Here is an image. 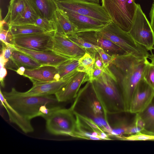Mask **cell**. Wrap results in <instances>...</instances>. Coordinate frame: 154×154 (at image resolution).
Returning <instances> with one entry per match:
<instances>
[{"label":"cell","mask_w":154,"mask_h":154,"mask_svg":"<svg viewBox=\"0 0 154 154\" xmlns=\"http://www.w3.org/2000/svg\"><path fill=\"white\" fill-rule=\"evenodd\" d=\"M88 80V76L86 73L77 71L54 95L58 102H66L75 98L81 85Z\"/></svg>","instance_id":"16"},{"label":"cell","mask_w":154,"mask_h":154,"mask_svg":"<svg viewBox=\"0 0 154 154\" xmlns=\"http://www.w3.org/2000/svg\"><path fill=\"white\" fill-rule=\"evenodd\" d=\"M55 31L14 36V45L38 51H51Z\"/></svg>","instance_id":"10"},{"label":"cell","mask_w":154,"mask_h":154,"mask_svg":"<svg viewBox=\"0 0 154 154\" xmlns=\"http://www.w3.org/2000/svg\"><path fill=\"white\" fill-rule=\"evenodd\" d=\"M153 2H154V0H153Z\"/></svg>","instance_id":"46"},{"label":"cell","mask_w":154,"mask_h":154,"mask_svg":"<svg viewBox=\"0 0 154 154\" xmlns=\"http://www.w3.org/2000/svg\"><path fill=\"white\" fill-rule=\"evenodd\" d=\"M85 2L99 4L100 0H82Z\"/></svg>","instance_id":"44"},{"label":"cell","mask_w":154,"mask_h":154,"mask_svg":"<svg viewBox=\"0 0 154 154\" xmlns=\"http://www.w3.org/2000/svg\"><path fill=\"white\" fill-rule=\"evenodd\" d=\"M70 40L85 50L86 52L93 57L100 48L86 41L82 38L77 35L75 33L66 35Z\"/></svg>","instance_id":"30"},{"label":"cell","mask_w":154,"mask_h":154,"mask_svg":"<svg viewBox=\"0 0 154 154\" xmlns=\"http://www.w3.org/2000/svg\"><path fill=\"white\" fill-rule=\"evenodd\" d=\"M91 82L97 97L108 114L126 112L124 101L116 79L111 74L104 72L99 78Z\"/></svg>","instance_id":"3"},{"label":"cell","mask_w":154,"mask_h":154,"mask_svg":"<svg viewBox=\"0 0 154 154\" xmlns=\"http://www.w3.org/2000/svg\"><path fill=\"white\" fill-rule=\"evenodd\" d=\"M79 58H70L57 66L59 80L69 76L77 71Z\"/></svg>","instance_id":"28"},{"label":"cell","mask_w":154,"mask_h":154,"mask_svg":"<svg viewBox=\"0 0 154 154\" xmlns=\"http://www.w3.org/2000/svg\"><path fill=\"white\" fill-rule=\"evenodd\" d=\"M14 48L32 58L42 66H57L70 59L61 56L52 51H38L26 49L16 45Z\"/></svg>","instance_id":"17"},{"label":"cell","mask_w":154,"mask_h":154,"mask_svg":"<svg viewBox=\"0 0 154 154\" xmlns=\"http://www.w3.org/2000/svg\"><path fill=\"white\" fill-rule=\"evenodd\" d=\"M76 72L58 81L33 84L30 89L25 92L18 91L14 88L12 89L17 94L23 96H42L55 95L67 83Z\"/></svg>","instance_id":"15"},{"label":"cell","mask_w":154,"mask_h":154,"mask_svg":"<svg viewBox=\"0 0 154 154\" xmlns=\"http://www.w3.org/2000/svg\"><path fill=\"white\" fill-rule=\"evenodd\" d=\"M39 15L31 0H26L25 8L22 13L8 25L34 24Z\"/></svg>","instance_id":"22"},{"label":"cell","mask_w":154,"mask_h":154,"mask_svg":"<svg viewBox=\"0 0 154 154\" xmlns=\"http://www.w3.org/2000/svg\"><path fill=\"white\" fill-rule=\"evenodd\" d=\"M57 8L73 11L100 21L109 23L112 20L107 13L100 4L82 0H55Z\"/></svg>","instance_id":"9"},{"label":"cell","mask_w":154,"mask_h":154,"mask_svg":"<svg viewBox=\"0 0 154 154\" xmlns=\"http://www.w3.org/2000/svg\"><path fill=\"white\" fill-rule=\"evenodd\" d=\"M11 60L17 69L23 66L26 69H32L42 66L31 57L15 49L12 53Z\"/></svg>","instance_id":"26"},{"label":"cell","mask_w":154,"mask_h":154,"mask_svg":"<svg viewBox=\"0 0 154 154\" xmlns=\"http://www.w3.org/2000/svg\"><path fill=\"white\" fill-rule=\"evenodd\" d=\"M137 115V113L131 112L128 116L116 118L112 124H110L112 128L111 136L123 140L124 137L127 136L129 128L135 123Z\"/></svg>","instance_id":"21"},{"label":"cell","mask_w":154,"mask_h":154,"mask_svg":"<svg viewBox=\"0 0 154 154\" xmlns=\"http://www.w3.org/2000/svg\"><path fill=\"white\" fill-rule=\"evenodd\" d=\"M26 0H11L8 12L3 19L8 25L12 23L24 11Z\"/></svg>","instance_id":"27"},{"label":"cell","mask_w":154,"mask_h":154,"mask_svg":"<svg viewBox=\"0 0 154 154\" xmlns=\"http://www.w3.org/2000/svg\"><path fill=\"white\" fill-rule=\"evenodd\" d=\"M54 18L57 26L56 32L66 36L76 32V27L62 10L57 8Z\"/></svg>","instance_id":"23"},{"label":"cell","mask_w":154,"mask_h":154,"mask_svg":"<svg viewBox=\"0 0 154 154\" xmlns=\"http://www.w3.org/2000/svg\"><path fill=\"white\" fill-rule=\"evenodd\" d=\"M26 69V68L24 67L21 66L18 68L15 71H16L18 74L23 75Z\"/></svg>","instance_id":"43"},{"label":"cell","mask_w":154,"mask_h":154,"mask_svg":"<svg viewBox=\"0 0 154 154\" xmlns=\"http://www.w3.org/2000/svg\"><path fill=\"white\" fill-rule=\"evenodd\" d=\"M62 11L67 15L70 21L76 27L77 29L76 32L97 30L103 27L109 23L102 22L71 11L67 10Z\"/></svg>","instance_id":"18"},{"label":"cell","mask_w":154,"mask_h":154,"mask_svg":"<svg viewBox=\"0 0 154 154\" xmlns=\"http://www.w3.org/2000/svg\"><path fill=\"white\" fill-rule=\"evenodd\" d=\"M143 130L142 128L137 126L135 123L129 128L127 132V136L139 133Z\"/></svg>","instance_id":"39"},{"label":"cell","mask_w":154,"mask_h":154,"mask_svg":"<svg viewBox=\"0 0 154 154\" xmlns=\"http://www.w3.org/2000/svg\"><path fill=\"white\" fill-rule=\"evenodd\" d=\"M23 76L28 78L33 84L60 80L57 67L52 66H41L33 69H26Z\"/></svg>","instance_id":"19"},{"label":"cell","mask_w":154,"mask_h":154,"mask_svg":"<svg viewBox=\"0 0 154 154\" xmlns=\"http://www.w3.org/2000/svg\"><path fill=\"white\" fill-rule=\"evenodd\" d=\"M0 98L1 104L6 109L10 122L17 125L25 133L33 132L34 129L31 124V120L23 116L10 105L1 90Z\"/></svg>","instance_id":"20"},{"label":"cell","mask_w":154,"mask_h":154,"mask_svg":"<svg viewBox=\"0 0 154 154\" xmlns=\"http://www.w3.org/2000/svg\"><path fill=\"white\" fill-rule=\"evenodd\" d=\"M123 140H154V135L141 131L137 134L125 136Z\"/></svg>","instance_id":"35"},{"label":"cell","mask_w":154,"mask_h":154,"mask_svg":"<svg viewBox=\"0 0 154 154\" xmlns=\"http://www.w3.org/2000/svg\"><path fill=\"white\" fill-rule=\"evenodd\" d=\"M135 124L137 126L142 128L143 130L144 127V123L142 119L137 115L135 121Z\"/></svg>","instance_id":"42"},{"label":"cell","mask_w":154,"mask_h":154,"mask_svg":"<svg viewBox=\"0 0 154 154\" xmlns=\"http://www.w3.org/2000/svg\"><path fill=\"white\" fill-rule=\"evenodd\" d=\"M137 114L144 123L142 131L154 135V95L147 106Z\"/></svg>","instance_id":"25"},{"label":"cell","mask_w":154,"mask_h":154,"mask_svg":"<svg viewBox=\"0 0 154 154\" xmlns=\"http://www.w3.org/2000/svg\"><path fill=\"white\" fill-rule=\"evenodd\" d=\"M45 120L46 129L50 134L73 137L76 119L70 107L66 109L60 106L53 112Z\"/></svg>","instance_id":"7"},{"label":"cell","mask_w":154,"mask_h":154,"mask_svg":"<svg viewBox=\"0 0 154 154\" xmlns=\"http://www.w3.org/2000/svg\"><path fill=\"white\" fill-rule=\"evenodd\" d=\"M149 58L150 60L151 63L154 65V53H152L151 54L149 55Z\"/></svg>","instance_id":"45"},{"label":"cell","mask_w":154,"mask_h":154,"mask_svg":"<svg viewBox=\"0 0 154 154\" xmlns=\"http://www.w3.org/2000/svg\"><path fill=\"white\" fill-rule=\"evenodd\" d=\"M51 51L70 58H79L86 52L83 49L69 39L65 35L55 31L52 38Z\"/></svg>","instance_id":"13"},{"label":"cell","mask_w":154,"mask_h":154,"mask_svg":"<svg viewBox=\"0 0 154 154\" xmlns=\"http://www.w3.org/2000/svg\"><path fill=\"white\" fill-rule=\"evenodd\" d=\"M2 93L10 105L19 113L31 120L40 116V112L45 106L57 105L55 96H23L16 94L11 89L10 92Z\"/></svg>","instance_id":"4"},{"label":"cell","mask_w":154,"mask_h":154,"mask_svg":"<svg viewBox=\"0 0 154 154\" xmlns=\"http://www.w3.org/2000/svg\"><path fill=\"white\" fill-rule=\"evenodd\" d=\"M0 38L1 43L6 45L13 46L14 45V36L10 31L8 25L3 19H1L0 21Z\"/></svg>","instance_id":"32"},{"label":"cell","mask_w":154,"mask_h":154,"mask_svg":"<svg viewBox=\"0 0 154 154\" xmlns=\"http://www.w3.org/2000/svg\"><path fill=\"white\" fill-rule=\"evenodd\" d=\"M96 31L128 54L139 58H149L150 54L146 49L136 42L128 32L123 30L112 21Z\"/></svg>","instance_id":"5"},{"label":"cell","mask_w":154,"mask_h":154,"mask_svg":"<svg viewBox=\"0 0 154 154\" xmlns=\"http://www.w3.org/2000/svg\"><path fill=\"white\" fill-rule=\"evenodd\" d=\"M93 57L94 59V66L103 70L104 72L107 68H105L103 61L97 51L94 54Z\"/></svg>","instance_id":"38"},{"label":"cell","mask_w":154,"mask_h":154,"mask_svg":"<svg viewBox=\"0 0 154 154\" xmlns=\"http://www.w3.org/2000/svg\"><path fill=\"white\" fill-rule=\"evenodd\" d=\"M154 95V89L143 78L137 86L131 100L129 112L137 113L149 104Z\"/></svg>","instance_id":"14"},{"label":"cell","mask_w":154,"mask_h":154,"mask_svg":"<svg viewBox=\"0 0 154 154\" xmlns=\"http://www.w3.org/2000/svg\"><path fill=\"white\" fill-rule=\"evenodd\" d=\"M101 2L112 21L129 32L137 7L135 0H101Z\"/></svg>","instance_id":"6"},{"label":"cell","mask_w":154,"mask_h":154,"mask_svg":"<svg viewBox=\"0 0 154 154\" xmlns=\"http://www.w3.org/2000/svg\"><path fill=\"white\" fill-rule=\"evenodd\" d=\"M75 99L70 107L73 112L91 119L111 136L112 128L108 114L97 97L92 82L87 81Z\"/></svg>","instance_id":"2"},{"label":"cell","mask_w":154,"mask_h":154,"mask_svg":"<svg viewBox=\"0 0 154 154\" xmlns=\"http://www.w3.org/2000/svg\"><path fill=\"white\" fill-rule=\"evenodd\" d=\"M104 72L103 70L96 67L94 66L93 69L88 76V81L91 82L97 79L101 76Z\"/></svg>","instance_id":"37"},{"label":"cell","mask_w":154,"mask_h":154,"mask_svg":"<svg viewBox=\"0 0 154 154\" xmlns=\"http://www.w3.org/2000/svg\"><path fill=\"white\" fill-rule=\"evenodd\" d=\"M75 33L86 41L100 48L111 56L116 57L129 54L112 41L102 36L96 30L79 32Z\"/></svg>","instance_id":"12"},{"label":"cell","mask_w":154,"mask_h":154,"mask_svg":"<svg viewBox=\"0 0 154 154\" xmlns=\"http://www.w3.org/2000/svg\"><path fill=\"white\" fill-rule=\"evenodd\" d=\"M150 24L154 34V2H153L149 14Z\"/></svg>","instance_id":"41"},{"label":"cell","mask_w":154,"mask_h":154,"mask_svg":"<svg viewBox=\"0 0 154 154\" xmlns=\"http://www.w3.org/2000/svg\"><path fill=\"white\" fill-rule=\"evenodd\" d=\"M74 113L76 117V122L73 137L94 140H112L109 136L91 119Z\"/></svg>","instance_id":"11"},{"label":"cell","mask_w":154,"mask_h":154,"mask_svg":"<svg viewBox=\"0 0 154 154\" xmlns=\"http://www.w3.org/2000/svg\"><path fill=\"white\" fill-rule=\"evenodd\" d=\"M6 68L5 66L0 65V80L1 85L3 87H4L5 86L4 79L7 74V72Z\"/></svg>","instance_id":"40"},{"label":"cell","mask_w":154,"mask_h":154,"mask_svg":"<svg viewBox=\"0 0 154 154\" xmlns=\"http://www.w3.org/2000/svg\"><path fill=\"white\" fill-rule=\"evenodd\" d=\"M40 17L53 20L57 8L55 0H31Z\"/></svg>","instance_id":"24"},{"label":"cell","mask_w":154,"mask_h":154,"mask_svg":"<svg viewBox=\"0 0 154 154\" xmlns=\"http://www.w3.org/2000/svg\"><path fill=\"white\" fill-rule=\"evenodd\" d=\"M128 33L136 42L152 53L154 34L150 23L139 4Z\"/></svg>","instance_id":"8"},{"label":"cell","mask_w":154,"mask_h":154,"mask_svg":"<svg viewBox=\"0 0 154 154\" xmlns=\"http://www.w3.org/2000/svg\"><path fill=\"white\" fill-rule=\"evenodd\" d=\"M8 26L9 29L14 36L46 32L42 28L34 24L10 25Z\"/></svg>","instance_id":"29"},{"label":"cell","mask_w":154,"mask_h":154,"mask_svg":"<svg viewBox=\"0 0 154 154\" xmlns=\"http://www.w3.org/2000/svg\"><path fill=\"white\" fill-rule=\"evenodd\" d=\"M148 61L147 58L139 61L131 56H122L116 57L108 67L116 78L124 101L126 112H129L134 92L143 78Z\"/></svg>","instance_id":"1"},{"label":"cell","mask_w":154,"mask_h":154,"mask_svg":"<svg viewBox=\"0 0 154 154\" xmlns=\"http://www.w3.org/2000/svg\"><path fill=\"white\" fill-rule=\"evenodd\" d=\"M35 25L43 29L46 32L56 31L57 26L54 18L49 20L39 17L36 20Z\"/></svg>","instance_id":"33"},{"label":"cell","mask_w":154,"mask_h":154,"mask_svg":"<svg viewBox=\"0 0 154 154\" xmlns=\"http://www.w3.org/2000/svg\"><path fill=\"white\" fill-rule=\"evenodd\" d=\"M97 52L99 54L103 62L105 68H107L110 64L115 58L116 57L111 56L105 52L101 48H99L97 50Z\"/></svg>","instance_id":"36"},{"label":"cell","mask_w":154,"mask_h":154,"mask_svg":"<svg viewBox=\"0 0 154 154\" xmlns=\"http://www.w3.org/2000/svg\"><path fill=\"white\" fill-rule=\"evenodd\" d=\"M79 66L77 71L86 73L88 76L91 73L94 67V58L88 53H85L79 58Z\"/></svg>","instance_id":"31"},{"label":"cell","mask_w":154,"mask_h":154,"mask_svg":"<svg viewBox=\"0 0 154 154\" xmlns=\"http://www.w3.org/2000/svg\"><path fill=\"white\" fill-rule=\"evenodd\" d=\"M143 79L154 89V65L149 61L144 69Z\"/></svg>","instance_id":"34"}]
</instances>
